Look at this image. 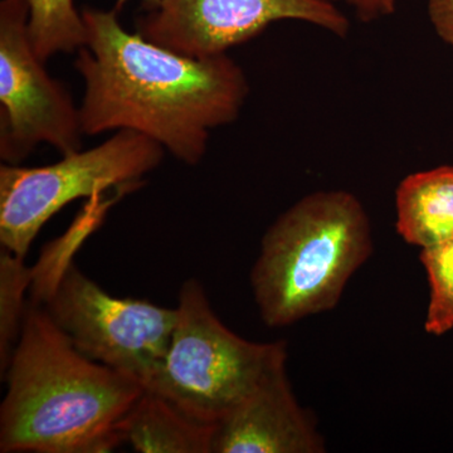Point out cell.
<instances>
[{"label":"cell","mask_w":453,"mask_h":453,"mask_svg":"<svg viewBox=\"0 0 453 453\" xmlns=\"http://www.w3.org/2000/svg\"><path fill=\"white\" fill-rule=\"evenodd\" d=\"M396 232L426 247L453 240V165L413 173L395 192Z\"/></svg>","instance_id":"obj_11"},{"label":"cell","mask_w":453,"mask_h":453,"mask_svg":"<svg viewBox=\"0 0 453 453\" xmlns=\"http://www.w3.org/2000/svg\"><path fill=\"white\" fill-rule=\"evenodd\" d=\"M165 149L135 133L116 131L88 150L43 166L0 165V243L25 259L41 229L62 208L110 189H138L162 164Z\"/></svg>","instance_id":"obj_5"},{"label":"cell","mask_w":453,"mask_h":453,"mask_svg":"<svg viewBox=\"0 0 453 453\" xmlns=\"http://www.w3.org/2000/svg\"><path fill=\"white\" fill-rule=\"evenodd\" d=\"M35 288L53 323L94 362L146 387L163 365L177 323V309L116 297L83 275L73 261Z\"/></svg>","instance_id":"obj_6"},{"label":"cell","mask_w":453,"mask_h":453,"mask_svg":"<svg viewBox=\"0 0 453 453\" xmlns=\"http://www.w3.org/2000/svg\"><path fill=\"white\" fill-rule=\"evenodd\" d=\"M428 14L441 40L453 49V0H428Z\"/></svg>","instance_id":"obj_15"},{"label":"cell","mask_w":453,"mask_h":453,"mask_svg":"<svg viewBox=\"0 0 453 453\" xmlns=\"http://www.w3.org/2000/svg\"><path fill=\"white\" fill-rule=\"evenodd\" d=\"M301 20L345 38L348 18L333 0H160L136 22V32L192 58L225 55L279 20Z\"/></svg>","instance_id":"obj_8"},{"label":"cell","mask_w":453,"mask_h":453,"mask_svg":"<svg viewBox=\"0 0 453 453\" xmlns=\"http://www.w3.org/2000/svg\"><path fill=\"white\" fill-rule=\"evenodd\" d=\"M0 407L2 453H103L145 387L88 359L40 301L27 303Z\"/></svg>","instance_id":"obj_2"},{"label":"cell","mask_w":453,"mask_h":453,"mask_svg":"<svg viewBox=\"0 0 453 453\" xmlns=\"http://www.w3.org/2000/svg\"><path fill=\"white\" fill-rule=\"evenodd\" d=\"M130 0H116V11L120 12L122 8L125 7V5L129 3ZM142 5H144V8L146 9V12L153 11L154 8L157 7V4H159L160 0H142Z\"/></svg>","instance_id":"obj_17"},{"label":"cell","mask_w":453,"mask_h":453,"mask_svg":"<svg viewBox=\"0 0 453 453\" xmlns=\"http://www.w3.org/2000/svg\"><path fill=\"white\" fill-rule=\"evenodd\" d=\"M25 2L29 9V37L41 61L47 64L58 53H77L86 46L85 23L73 0Z\"/></svg>","instance_id":"obj_12"},{"label":"cell","mask_w":453,"mask_h":453,"mask_svg":"<svg viewBox=\"0 0 453 453\" xmlns=\"http://www.w3.org/2000/svg\"><path fill=\"white\" fill-rule=\"evenodd\" d=\"M25 259L8 250L0 252V372L5 377L12 354L22 330L27 308L26 290L33 281Z\"/></svg>","instance_id":"obj_13"},{"label":"cell","mask_w":453,"mask_h":453,"mask_svg":"<svg viewBox=\"0 0 453 453\" xmlns=\"http://www.w3.org/2000/svg\"><path fill=\"white\" fill-rule=\"evenodd\" d=\"M217 425L196 421L146 389L119 423L121 443L142 453H213Z\"/></svg>","instance_id":"obj_10"},{"label":"cell","mask_w":453,"mask_h":453,"mask_svg":"<svg viewBox=\"0 0 453 453\" xmlns=\"http://www.w3.org/2000/svg\"><path fill=\"white\" fill-rule=\"evenodd\" d=\"M419 258L429 283L425 330L443 335L453 329V240L422 249Z\"/></svg>","instance_id":"obj_14"},{"label":"cell","mask_w":453,"mask_h":453,"mask_svg":"<svg viewBox=\"0 0 453 453\" xmlns=\"http://www.w3.org/2000/svg\"><path fill=\"white\" fill-rule=\"evenodd\" d=\"M86 46L74 68L83 80L86 136L135 131L186 165L205 157L214 129L240 118L250 96L243 68L225 55L192 58L129 32L119 12L83 8Z\"/></svg>","instance_id":"obj_1"},{"label":"cell","mask_w":453,"mask_h":453,"mask_svg":"<svg viewBox=\"0 0 453 453\" xmlns=\"http://www.w3.org/2000/svg\"><path fill=\"white\" fill-rule=\"evenodd\" d=\"M175 309L168 353L145 388L196 421L217 425L288 356V345L250 342L229 330L195 279L181 286Z\"/></svg>","instance_id":"obj_4"},{"label":"cell","mask_w":453,"mask_h":453,"mask_svg":"<svg viewBox=\"0 0 453 453\" xmlns=\"http://www.w3.org/2000/svg\"><path fill=\"white\" fill-rule=\"evenodd\" d=\"M372 252L371 219L356 196L324 190L303 196L267 229L252 268L262 320L288 326L335 308Z\"/></svg>","instance_id":"obj_3"},{"label":"cell","mask_w":453,"mask_h":453,"mask_svg":"<svg viewBox=\"0 0 453 453\" xmlns=\"http://www.w3.org/2000/svg\"><path fill=\"white\" fill-rule=\"evenodd\" d=\"M288 356L277 360L255 390L217 423L213 453H323L324 437L311 411L292 392Z\"/></svg>","instance_id":"obj_9"},{"label":"cell","mask_w":453,"mask_h":453,"mask_svg":"<svg viewBox=\"0 0 453 453\" xmlns=\"http://www.w3.org/2000/svg\"><path fill=\"white\" fill-rule=\"evenodd\" d=\"M25 0L0 3V157L22 164L40 144L82 149L81 111L33 50Z\"/></svg>","instance_id":"obj_7"},{"label":"cell","mask_w":453,"mask_h":453,"mask_svg":"<svg viewBox=\"0 0 453 453\" xmlns=\"http://www.w3.org/2000/svg\"><path fill=\"white\" fill-rule=\"evenodd\" d=\"M334 2V0H333ZM356 11L363 22H372L395 13V0H340Z\"/></svg>","instance_id":"obj_16"}]
</instances>
